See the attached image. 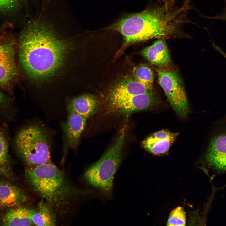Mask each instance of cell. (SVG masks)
Masks as SVG:
<instances>
[{"mask_svg":"<svg viewBox=\"0 0 226 226\" xmlns=\"http://www.w3.org/2000/svg\"><path fill=\"white\" fill-rule=\"evenodd\" d=\"M20 35L19 56L28 79L35 86L52 85L73 77L78 36L71 9L44 3Z\"/></svg>","mask_w":226,"mask_h":226,"instance_id":"6da1fadb","label":"cell"},{"mask_svg":"<svg viewBox=\"0 0 226 226\" xmlns=\"http://www.w3.org/2000/svg\"><path fill=\"white\" fill-rule=\"evenodd\" d=\"M25 176L32 190L53 208L61 207L74 197L90 193L74 187L51 162L27 167Z\"/></svg>","mask_w":226,"mask_h":226,"instance_id":"7a4b0ae2","label":"cell"},{"mask_svg":"<svg viewBox=\"0 0 226 226\" xmlns=\"http://www.w3.org/2000/svg\"><path fill=\"white\" fill-rule=\"evenodd\" d=\"M126 131L125 127L121 129L112 145L84 173V178L88 183L108 197L112 193L114 177L122 160Z\"/></svg>","mask_w":226,"mask_h":226,"instance_id":"3957f363","label":"cell"},{"mask_svg":"<svg viewBox=\"0 0 226 226\" xmlns=\"http://www.w3.org/2000/svg\"><path fill=\"white\" fill-rule=\"evenodd\" d=\"M17 152L27 167L51 162L50 140L45 130L32 124L21 129L15 139Z\"/></svg>","mask_w":226,"mask_h":226,"instance_id":"277c9868","label":"cell"},{"mask_svg":"<svg viewBox=\"0 0 226 226\" xmlns=\"http://www.w3.org/2000/svg\"><path fill=\"white\" fill-rule=\"evenodd\" d=\"M202 157L204 162L221 171H226V115L213 123Z\"/></svg>","mask_w":226,"mask_h":226,"instance_id":"5b68a950","label":"cell"},{"mask_svg":"<svg viewBox=\"0 0 226 226\" xmlns=\"http://www.w3.org/2000/svg\"><path fill=\"white\" fill-rule=\"evenodd\" d=\"M158 82L164 90L171 107L180 118H185L189 112L188 102L182 82L175 71L159 69Z\"/></svg>","mask_w":226,"mask_h":226,"instance_id":"8992f818","label":"cell"},{"mask_svg":"<svg viewBox=\"0 0 226 226\" xmlns=\"http://www.w3.org/2000/svg\"><path fill=\"white\" fill-rule=\"evenodd\" d=\"M108 99V112L115 114H130L152 108L159 103L158 98L153 91L136 95Z\"/></svg>","mask_w":226,"mask_h":226,"instance_id":"52a82bcc","label":"cell"},{"mask_svg":"<svg viewBox=\"0 0 226 226\" xmlns=\"http://www.w3.org/2000/svg\"><path fill=\"white\" fill-rule=\"evenodd\" d=\"M15 50L13 42L0 44V86L8 85L17 76Z\"/></svg>","mask_w":226,"mask_h":226,"instance_id":"ba28073f","label":"cell"},{"mask_svg":"<svg viewBox=\"0 0 226 226\" xmlns=\"http://www.w3.org/2000/svg\"><path fill=\"white\" fill-rule=\"evenodd\" d=\"M66 121L62 124L64 136V149H76L85 126L87 119L73 112H68Z\"/></svg>","mask_w":226,"mask_h":226,"instance_id":"9c48e42d","label":"cell"},{"mask_svg":"<svg viewBox=\"0 0 226 226\" xmlns=\"http://www.w3.org/2000/svg\"><path fill=\"white\" fill-rule=\"evenodd\" d=\"M29 196L21 188L5 179H0V212L23 205Z\"/></svg>","mask_w":226,"mask_h":226,"instance_id":"30bf717a","label":"cell"},{"mask_svg":"<svg viewBox=\"0 0 226 226\" xmlns=\"http://www.w3.org/2000/svg\"><path fill=\"white\" fill-rule=\"evenodd\" d=\"M166 129L157 132L148 137L142 142L143 148L155 155L167 153L178 135Z\"/></svg>","mask_w":226,"mask_h":226,"instance_id":"8fae6325","label":"cell"},{"mask_svg":"<svg viewBox=\"0 0 226 226\" xmlns=\"http://www.w3.org/2000/svg\"><path fill=\"white\" fill-rule=\"evenodd\" d=\"M33 209L20 206L10 208L0 215V226H31Z\"/></svg>","mask_w":226,"mask_h":226,"instance_id":"7c38bea8","label":"cell"},{"mask_svg":"<svg viewBox=\"0 0 226 226\" xmlns=\"http://www.w3.org/2000/svg\"><path fill=\"white\" fill-rule=\"evenodd\" d=\"M152 91L135 80L131 76H127L119 81L112 89L108 98L127 97Z\"/></svg>","mask_w":226,"mask_h":226,"instance_id":"4fadbf2b","label":"cell"},{"mask_svg":"<svg viewBox=\"0 0 226 226\" xmlns=\"http://www.w3.org/2000/svg\"><path fill=\"white\" fill-rule=\"evenodd\" d=\"M141 54L153 65L163 67L170 62V57L164 39H161L144 49Z\"/></svg>","mask_w":226,"mask_h":226,"instance_id":"5bb4252c","label":"cell"},{"mask_svg":"<svg viewBox=\"0 0 226 226\" xmlns=\"http://www.w3.org/2000/svg\"><path fill=\"white\" fill-rule=\"evenodd\" d=\"M98 103L93 95L86 94L72 99L68 103V112H73L82 116L87 119L96 111Z\"/></svg>","mask_w":226,"mask_h":226,"instance_id":"9a60e30c","label":"cell"},{"mask_svg":"<svg viewBox=\"0 0 226 226\" xmlns=\"http://www.w3.org/2000/svg\"><path fill=\"white\" fill-rule=\"evenodd\" d=\"M53 207L46 201H41L36 208L32 209L31 219L37 226H53L56 224V218Z\"/></svg>","mask_w":226,"mask_h":226,"instance_id":"2e32d148","label":"cell"},{"mask_svg":"<svg viewBox=\"0 0 226 226\" xmlns=\"http://www.w3.org/2000/svg\"><path fill=\"white\" fill-rule=\"evenodd\" d=\"M0 176L12 180L15 178L8 153V141L2 131H0Z\"/></svg>","mask_w":226,"mask_h":226,"instance_id":"e0dca14e","label":"cell"},{"mask_svg":"<svg viewBox=\"0 0 226 226\" xmlns=\"http://www.w3.org/2000/svg\"><path fill=\"white\" fill-rule=\"evenodd\" d=\"M133 78L153 90L154 75L153 70L148 66L141 65L134 68L133 71Z\"/></svg>","mask_w":226,"mask_h":226,"instance_id":"ac0fdd59","label":"cell"},{"mask_svg":"<svg viewBox=\"0 0 226 226\" xmlns=\"http://www.w3.org/2000/svg\"><path fill=\"white\" fill-rule=\"evenodd\" d=\"M186 212L183 208L178 207L171 212L167 223V226H185L186 224Z\"/></svg>","mask_w":226,"mask_h":226,"instance_id":"d6986e66","label":"cell"},{"mask_svg":"<svg viewBox=\"0 0 226 226\" xmlns=\"http://www.w3.org/2000/svg\"><path fill=\"white\" fill-rule=\"evenodd\" d=\"M25 0L26 1V0H0V11L7 10L18 6Z\"/></svg>","mask_w":226,"mask_h":226,"instance_id":"ffe728a7","label":"cell"},{"mask_svg":"<svg viewBox=\"0 0 226 226\" xmlns=\"http://www.w3.org/2000/svg\"><path fill=\"white\" fill-rule=\"evenodd\" d=\"M213 19H220L226 21V6L223 11L216 16L211 18Z\"/></svg>","mask_w":226,"mask_h":226,"instance_id":"44dd1931","label":"cell"},{"mask_svg":"<svg viewBox=\"0 0 226 226\" xmlns=\"http://www.w3.org/2000/svg\"><path fill=\"white\" fill-rule=\"evenodd\" d=\"M213 46L216 50L220 53L226 59V53L225 52L223 51L219 47L217 46L214 43L213 44Z\"/></svg>","mask_w":226,"mask_h":226,"instance_id":"7402d4cb","label":"cell"},{"mask_svg":"<svg viewBox=\"0 0 226 226\" xmlns=\"http://www.w3.org/2000/svg\"><path fill=\"white\" fill-rule=\"evenodd\" d=\"M5 102V97L3 94L0 91V106Z\"/></svg>","mask_w":226,"mask_h":226,"instance_id":"603a6c76","label":"cell"}]
</instances>
